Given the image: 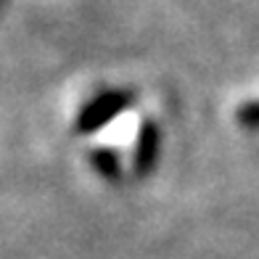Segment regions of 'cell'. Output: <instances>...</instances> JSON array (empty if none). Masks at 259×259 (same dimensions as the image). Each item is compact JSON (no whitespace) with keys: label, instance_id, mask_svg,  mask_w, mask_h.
<instances>
[{"label":"cell","instance_id":"6da1fadb","mask_svg":"<svg viewBox=\"0 0 259 259\" xmlns=\"http://www.w3.org/2000/svg\"><path fill=\"white\" fill-rule=\"evenodd\" d=\"M133 103H135L133 90H103L79 111L74 130L90 135V133H96V130L106 127L111 119H116V116H119L122 111H127Z\"/></svg>","mask_w":259,"mask_h":259},{"label":"cell","instance_id":"7a4b0ae2","mask_svg":"<svg viewBox=\"0 0 259 259\" xmlns=\"http://www.w3.org/2000/svg\"><path fill=\"white\" fill-rule=\"evenodd\" d=\"M156 159H159V127H156V122L146 119L140 124L138 146H135V161H133L138 178H146V175L156 167Z\"/></svg>","mask_w":259,"mask_h":259},{"label":"cell","instance_id":"3957f363","mask_svg":"<svg viewBox=\"0 0 259 259\" xmlns=\"http://www.w3.org/2000/svg\"><path fill=\"white\" fill-rule=\"evenodd\" d=\"M90 164L103 180H109V183L122 180V161L111 148H93L90 151Z\"/></svg>","mask_w":259,"mask_h":259},{"label":"cell","instance_id":"277c9868","mask_svg":"<svg viewBox=\"0 0 259 259\" xmlns=\"http://www.w3.org/2000/svg\"><path fill=\"white\" fill-rule=\"evenodd\" d=\"M238 122L243 127H259V103H246L238 111Z\"/></svg>","mask_w":259,"mask_h":259},{"label":"cell","instance_id":"5b68a950","mask_svg":"<svg viewBox=\"0 0 259 259\" xmlns=\"http://www.w3.org/2000/svg\"><path fill=\"white\" fill-rule=\"evenodd\" d=\"M0 6H3V0H0Z\"/></svg>","mask_w":259,"mask_h":259}]
</instances>
